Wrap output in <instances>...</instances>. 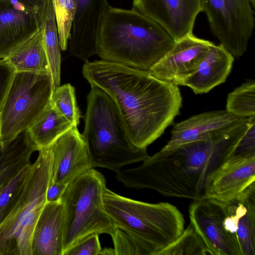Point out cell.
<instances>
[{
  "label": "cell",
  "instance_id": "obj_11",
  "mask_svg": "<svg viewBox=\"0 0 255 255\" xmlns=\"http://www.w3.org/2000/svg\"><path fill=\"white\" fill-rule=\"evenodd\" d=\"M250 118L235 115L226 110L207 112L176 124L168 143L161 149L167 150L196 141H214L248 123Z\"/></svg>",
  "mask_w": 255,
  "mask_h": 255
},
{
  "label": "cell",
  "instance_id": "obj_32",
  "mask_svg": "<svg viewBox=\"0 0 255 255\" xmlns=\"http://www.w3.org/2000/svg\"><path fill=\"white\" fill-rule=\"evenodd\" d=\"M101 250L99 235L94 234L73 245L63 255H100Z\"/></svg>",
  "mask_w": 255,
  "mask_h": 255
},
{
  "label": "cell",
  "instance_id": "obj_35",
  "mask_svg": "<svg viewBox=\"0 0 255 255\" xmlns=\"http://www.w3.org/2000/svg\"><path fill=\"white\" fill-rule=\"evenodd\" d=\"M67 185L61 183H50L46 192V202L60 200Z\"/></svg>",
  "mask_w": 255,
  "mask_h": 255
},
{
  "label": "cell",
  "instance_id": "obj_25",
  "mask_svg": "<svg viewBox=\"0 0 255 255\" xmlns=\"http://www.w3.org/2000/svg\"><path fill=\"white\" fill-rule=\"evenodd\" d=\"M210 255V253L207 247L191 223L176 239L157 254V255Z\"/></svg>",
  "mask_w": 255,
  "mask_h": 255
},
{
  "label": "cell",
  "instance_id": "obj_2",
  "mask_svg": "<svg viewBox=\"0 0 255 255\" xmlns=\"http://www.w3.org/2000/svg\"><path fill=\"white\" fill-rule=\"evenodd\" d=\"M232 136L233 131L216 141H196L161 149L138 167L117 172L116 178L128 188L196 199L204 195L209 175L224 161Z\"/></svg>",
  "mask_w": 255,
  "mask_h": 255
},
{
  "label": "cell",
  "instance_id": "obj_1",
  "mask_svg": "<svg viewBox=\"0 0 255 255\" xmlns=\"http://www.w3.org/2000/svg\"><path fill=\"white\" fill-rule=\"evenodd\" d=\"M82 73L91 86L113 100L131 142L138 148L146 149L179 114L182 98L178 86L148 71L101 59L85 62Z\"/></svg>",
  "mask_w": 255,
  "mask_h": 255
},
{
  "label": "cell",
  "instance_id": "obj_7",
  "mask_svg": "<svg viewBox=\"0 0 255 255\" xmlns=\"http://www.w3.org/2000/svg\"><path fill=\"white\" fill-rule=\"evenodd\" d=\"M106 188L105 177L94 168L67 185L61 199L64 208L63 253L90 235L113 233L116 225L106 209L103 198Z\"/></svg>",
  "mask_w": 255,
  "mask_h": 255
},
{
  "label": "cell",
  "instance_id": "obj_24",
  "mask_svg": "<svg viewBox=\"0 0 255 255\" xmlns=\"http://www.w3.org/2000/svg\"><path fill=\"white\" fill-rule=\"evenodd\" d=\"M43 41L54 88L60 85L61 47L51 0H48L43 22Z\"/></svg>",
  "mask_w": 255,
  "mask_h": 255
},
{
  "label": "cell",
  "instance_id": "obj_26",
  "mask_svg": "<svg viewBox=\"0 0 255 255\" xmlns=\"http://www.w3.org/2000/svg\"><path fill=\"white\" fill-rule=\"evenodd\" d=\"M226 110L241 117H255L254 80L244 83L228 95Z\"/></svg>",
  "mask_w": 255,
  "mask_h": 255
},
{
  "label": "cell",
  "instance_id": "obj_29",
  "mask_svg": "<svg viewBox=\"0 0 255 255\" xmlns=\"http://www.w3.org/2000/svg\"><path fill=\"white\" fill-rule=\"evenodd\" d=\"M51 102L57 111L72 125H79L81 117L77 106L74 88L69 83L56 87Z\"/></svg>",
  "mask_w": 255,
  "mask_h": 255
},
{
  "label": "cell",
  "instance_id": "obj_20",
  "mask_svg": "<svg viewBox=\"0 0 255 255\" xmlns=\"http://www.w3.org/2000/svg\"><path fill=\"white\" fill-rule=\"evenodd\" d=\"M227 202L234 216L241 255H255V186Z\"/></svg>",
  "mask_w": 255,
  "mask_h": 255
},
{
  "label": "cell",
  "instance_id": "obj_15",
  "mask_svg": "<svg viewBox=\"0 0 255 255\" xmlns=\"http://www.w3.org/2000/svg\"><path fill=\"white\" fill-rule=\"evenodd\" d=\"M52 156L50 183L68 185L93 168L86 143L73 126L49 146Z\"/></svg>",
  "mask_w": 255,
  "mask_h": 255
},
{
  "label": "cell",
  "instance_id": "obj_13",
  "mask_svg": "<svg viewBox=\"0 0 255 255\" xmlns=\"http://www.w3.org/2000/svg\"><path fill=\"white\" fill-rule=\"evenodd\" d=\"M255 186V155L232 157L209 175L204 195L223 202L239 197Z\"/></svg>",
  "mask_w": 255,
  "mask_h": 255
},
{
  "label": "cell",
  "instance_id": "obj_34",
  "mask_svg": "<svg viewBox=\"0 0 255 255\" xmlns=\"http://www.w3.org/2000/svg\"><path fill=\"white\" fill-rule=\"evenodd\" d=\"M11 1H17L21 3L32 11L44 17L48 0H4Z\"/></svg>",
  "mask_w": 255,
  "mask_h": 255
},
{
  "label": "cell",
  "instance_id": "obj_31",
  "mask_svg": "<svg viewBox=\"0 0 255 255\" xmlns=\"http://www.w3.org/2000/svg\"><path fill=\"white\" fill-rule=\"evenodd\" d=\"M253 155H255V117L251 118L248 128L236 143L228 158Z\"/></svg>",
  "mask_w": 255,
  "mask_h": 255
},
{
  "label": "cell",
  "instance_id": "obj_18",
  "mask_svg": "<svg viewBox=\"0 0 255 255\" xmlns=\"http://www.w3.org/2000/svg\"><path fill=\"white\" fill-rule=\"evenodd\" d=\"M234 61V57L222 44H214L197 70L186 78L181 86L190 88L196 94L208 93L226 81Z\"/></svg>",
  "mask_w": 255,
  "mask_h": 255
},
{
  "label": "cell",
  "instance_id": "obj_38",
  "mask_svg": "<svg viewBox=\"0 0 255 255\" xmlns=\"http://www.w3.org/2000/svg\"><path fill=\"white\" fill-rule=\"evenodd\" d=\"M1 140H0V142Z\"/></svg>",
  "mask_w": 255,
  "mask_h": 255
},
{
  "label": "cell",
  "instance_id": "obj_10",
  "mask_svg": "<svg viewBox=\"0 0 255 255\" xmlns=\"http://www.w3.org/2000/svg\"><path fill=\"white\" fill-rule=\"evenodd\" d=\"M225 202L203 195L193 200L189 208L190 223L211 255H241L240 249L225 230Z\"/></svg>",
  "mask_w": 255,
  "mask_h": 255
},
{
  "label": "cell",
  "instance_id": "obj_22",
  "mask_svg": "<svg viewBox=\"0 0 255 255\" xmlns=\"http://www.w3.org/2000/svg\"><path fill=\"white\" fill-rule=\"evenodd\" d=\"M4 59L15 71L50 73L44 45L43 25Z\"/></svg>",
  "mask_w": 255,
  "mask_h": 255
},
{
  "label": "cell",
  "instance_id": "obj_6",
  "mask_svg": "<svg viewBox=\"0 0 255 255\" xmlns=\"http://www.w3.org/2000/svg\"><path fill=\"white\" fill-rule=\"evenodd\" d=\"M38 152L19 197L0 223V255H32L34 229L46 203L52 159L49 146Z\"/></svg>",
  "mask_w": 255,
  "mask_h": 255
},
{
  "label": "cell",
  "instance_id": "obj_8",
  "mask_svg": "<svg viewBox=\"0 0 255 255\" xmlns=\"http://www.w3.org/2000/svg\"><path fill=\"white\" fill-rule=\"evenodd\" d=\"M54 89L49 73L15 71L0 110L1 141L25 131L50 104Z\"/></svg>",
  "mask_w": 255,
  "mask_h": 255
},
{
  "label": "cell",
  "instance_id": "obj_16",
  "mask_svg": "<svg viewBox=\"0 0 255 255\" xmlns=\"http://www.w3.org/2000/svg\"><path fill=\"white\" fill-rule=\"evenodd\" d=\"M77 8L69 40L70 54L86 62L97 53V39L108 0H76Z\"/></svg>",
  "mask_w": 255,
  "mask_h": 255
},
{
  "label": "cell",
  "instance_id": "obj_14",
  "mask_svg": "<svg viewBox=\"0 0 255 255\" xmlns=\"http://www.w3.org/2000/svg\"><path fill=\"white\" fill-rule=\"evenodd\" d=\"M132 8L159 24L175 40L192 33L201 0H132Z\"/></svg>",
  "mask_w": 255,
  "mask_h": 255
},
{
  "label": "cell",
  "instance_id": "obj_19",
  "mask_svg": "<svg viewBox=\"0 0 255 255\" xmlns=\"http://www.w3.org/2000/svg\"><path fill=\"white\" fill-rule=\"evenodd\" d=\"M64 208L59 200L46 202L34 229L32 255H63Z\"/></svg>",
  "mask_w": 255,
  "mask_h": 255
},
{
  "label": "cell",
  "instance_id": "obj_17",
  "mask_svg": "<svg viewBox=\"0 0 255 255\" xmlns=\"http://www.w3.org/2000/svg\"><path fill=\"white\" fill-rule=\"evenodd\" d=\"M44 18L20 2L0 0V59L42 26Z\"/></svg>",
  "mask_w": 255,
  "mask_h": 255
},
{
  "label": "cell",
  "instance_id": "obj_30",
  "mask_svg": "<svg viewBox=\"0 0 255 255\" xmlns=\"http://www.w3.org/2000/svg\"><path fill=\"white\" fill-rule=\"evenodd\" d=\"M116 255H152L149 249L140 240L116 226L111 235Z\"/></svg>",
  "mask_w": 255,
  "mask_h": 255
},
{
  "label": "cell",
  "instance_id": "obj_37",
  "mask_svg": "<svg viewBox=\"0 0 255 255\" xmlns=\"http://www.w3.org/2000/svg\"><path fill=\"white\" fill-rule=\"evenodd\" d=\"M254 8H255V0H249Z\"/></svg>",
  "mask_w": 255,
  "mask_h": 255
},
{
  "label": "cell",
  "instance_id": "obj_27",
  "mask_svg": "<svg viewBox=\"0 0 255 255\" xmlns=\"http://www.w3.org/2000/svg\"><path fill=\"white\" fill-rule=\"evenodd\" d=\"M61 49L67 50L77 4L76 0H51Z\"/></svg>",
  "mask_w": 255,
  "mask_h": 255
},
{
  "label": "cell",
  "instance_id": "obj_9",
  "mask_svg": "<svg viewBox=\"0 0 255 255\" xmlns=\"http://www.w3.org/2000/svg\"><path fill=\"white\" fill-rule=\"evenodd\" d=\"M212 32L235 58L246 52L255 24L249 0H201Z\"/></svg>",
  "mask_w": 255,
  "mask_h": 255
},
{
  "label": "cell",
  "instance_id": "obj_23",
  "mask_svg": "<svg viewBox=\"0 0 255 255\" xmlns=\"http://www.w3.org/2000/svg\"><path fill=\"white\" fill-rule=\"evenodd\" d=\"M73 126L50 102L26 131L38 151L49 146Z\"/></svg>",
  "mask_w": 255,
  "mask_h": 255
},
{
  "label": "cell",
  "instance_id": "obj_12",
  "mask_svg": "<svg viewBox=\"0 0 255 255\" xmlns=\"http://www.w3.org/2000/svg\"><path fill=\"white\" fill-rule=\"evenodd\" d=\"M214 44L189 33L175 41L171 49L148 71L158 79L181 86L197 70Z\"/></svg>",
  "mask_w": 255,
  "mask_h": 255
},
{
  "label": "cell",
  "instance_id": "obj_5",
  "mask_svg": "<svg viewBox=\"0 0 255 255\" xmlns=\"http://www.w3.org/2000/svg\"><path fill=\"white\" fill-rule=\"evenodd\" d=\"M103 198L106 209L116 226L145 244L152 255H157L184 230L183 214L169 203L137 201L107 188Z\"/></svg>",
  "mask_w": 255,
  "mask_h": 255
},
{
  "label": "cell",
  "instance_id": "obj_36",
  "mask_svg": "<svg viewBox=\"0 0 255 255\" xmlns=\"http://www.w3.org/2000/svg\"><path fill=\"white\" fill-rule=\"evenodd\" d=\"M116 255V253L114 248H105L102 249L100 255Z\"/></svg>",
  "mask_w": 255,
  "mask_h": 255
},
{
  "label": "cell",
  "instance_id": "obj_3",
  "mask_svg": "<svg viewBox=\"0 0 255 255\" xmlns=\"http://www.w3.org/2000/svg\"><path fill=\"white\" fill-rule=\"evenodd\" d=\"M174 43L159 24L134 8L110 5L101 23L97 55L103 60L148 71Z\"/></svg>",
  "mask_w": 255,
  "mask_h": 255
},
{
  "label": "cell",
  "instance_id": "obj_28",
  "mask_svg": "<svg viewBox=\"0 0 255 255\" xmlns=\"http://www.w3.org/2000/svg\"><path fill=\"white\" fill-rule=\"evenodd\" d=\"M31 163L24 165L0 189V223L13 208L27 180Z\"/></svg>",
  "mask_w": 255,
  "mask_h": 255
},
{
  "label": "cell",
  "instance_id": "obj_21",
  "mask_svg": "<svg viewBox=\"0 0 255 255\" xmlns=\"http://www.w3.org/2000/svg\"><path fill=\"white\" fill-rule=\"evenodd\" d=\"M37 151L25 130L14 138L0 142V189L24 165Z\"/></svg>",
  "mask_w": 255,
  "mask_h": 255
},
{
  "label": "cell",
  "instance_id": "obj_4",
  "mask_svg": "<svg viewBox=\"0 0 255 255\" xmlns=\"http://www.w3.org/2000/svg\"><path fill=\"white\" fill-rule=\"evenodd\" d=\"M87 102L82 135L93 168L118 172L125 165L148 157L146 149L138 148L131 142L117 106L105 91L91 86Z\"/></svg>",
  "mask_w": 255,
  "mask_h": 255
},
{
  "label": "cell",
  "instance_id": "obj_33",
  "mask_svg": "<svg viewBox=\"0 0 255 255\" xmlns=\"http://www.w3.org/2000/svg\"><path fill=\"white\" fill-rule=\"evenodd\" d=\"M15 72L14 68L5 59H0V110Z\"/></svg>",
  "mask_w": 255,
  "mask_h": 255
}]
</instances>
